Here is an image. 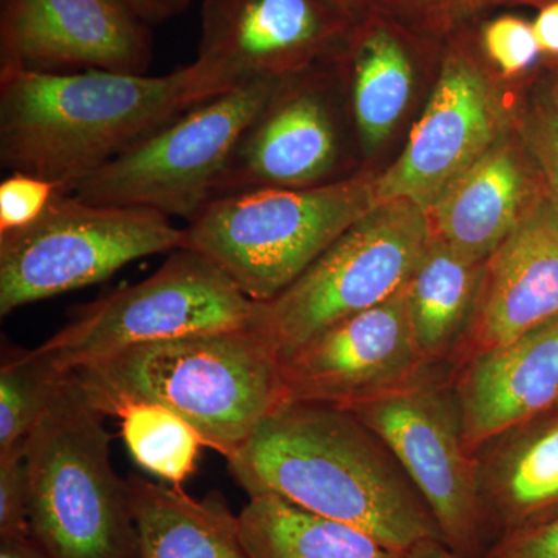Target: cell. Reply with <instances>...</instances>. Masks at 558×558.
I'll return each mask as SVG.
<instances>
[{"instance_id":"1","label":"cell","mask_w":558,"mask_h":558,"mask_svg":"<svg viewBox=\"0 0 558 558\" xmlns=\"http://www.w3.org/2000/svg\"><path fill=\"white\" fill-rule=\"evenodd\" d=\"M242 83L201 58L157 76L0 72V163L70 191L182 113Z\"/></svg>"},{"instance_id":"2","label":"cell","mask_w":558,"mask_h":558,"mask_svg":"<svg viewBox=\"0 0 558 558\" xmlns=\"http://www.w3.org/2000/svg\"><path fill=\"white\" fill-rule=\"evenodd\" d=\"M227 461L250 498L284 499L407 557L442 539L398 459L352 411L286 400Z\"/></svg>"},{"instance_id":"3","label":"cell","mask_w":558,"mask_h":558,"mask_svg":"<svg viewBox=\"0 0 558 558\" xmlns=\"http://www.w3.org/2000/svg\"><path fill=\"white\" fill-rule=\"evenodd\" d=\"M72 373L105 416L157 403L226 458L286 402L278 357L250 328L140 344Z\"/></svg>"},{"instance_id":"4","label":"cell","mask_w":558,"mask_h":558,"mask_svg":"<svg viewBox=\"0 0 558 558\" xmlns=\"http://www.w3.org/2000/svg\"><path fill=\"white\" fill-rule=\"evenodd\" d=\"M105 417L70 373L25 440L31 532L50 558H138L130 488L110 462Z\"/></svg>"},{"instance_id":"5","label":"cell","mask_w":558,"mask_h":558,"mask_svg":"<svg viewBox=\"0 0 558 558\" xmlns=\"http://www.w3.org/2000/svg\"><path fill=\"white\" fill-rule=\"evenodd\" d=\"M376 175L216 197L185 227V245L215 263L256 303L284 292L377 207Z\"/></svg>"},{"instance_id":"6","label":"cell","mask_w":558,"mask_h":558,"mask_svg":"<svg viewBox=\"0 0 558 558\" xmlns=\"http://www.w3.org/2000/svg\"><path fill=\"white\" fill-rule=\"evenodd\" d=\"M432 240L425 209L405 199L384 202L284 292L256 304L250 329L282 357L319 330L405 289Z\"/></svg>"},{"instance_id":"7","label":"cell","mask_w":558,"mask_h":558,"mask_svg":"<svg viewBox=\"0 0 558 558\" xmlns=\"http://www.w3.org/2000/svg\"><path fill=\"white\" fill-rule=\"evenodd\" d=\"M185 245L159 211L92 204L61 189L31 226L0 233V315L105 281L134 260Z\"/></svg>"},{"instance_id":"8","label":"cell","mask_w":558,"mask_h":558,"mask_svg":"<svg viewBox=\"0 0 558 558\" xmlns=\"http://www.w3.org/2000/svg\"><path fill=\"white\" fill-rule=\"evenodd\" d=\"M256 304L215 263L179 248L150 277L81 306L39 348L72 373L140 344L250 328Z\"/></svg>"},{"instance_id":"9","label":"cell","mask_w":558,"mask_h":558,"mask_svg":"<svg viewBox=\"0 0 558 558\" xmlns=\"http://www.w3.org/2000/svg\"><path fill=\"white\" fill-rule=\"evenodd\" d=\"M348 410L387 444L442 542L462 557L486 556L498 537L481 498L475 454L462 435L450 366H427L402 387Z\"/></svg>"},{"instance_id":"10","label":"cell","mask_w":558,"mask_h":558,"mask_svg":"<svg viewBox=\"0 0 558 558\" xmlns=\"http://www.w3.org/2000/svg\"><path fill=\"white\" fill-rule=\"evenodd\" d=\"M279 78L248 80L182 113L70 189L92 204L190 220L213 199L241 135Z\"/></svg>"},{"instance_id":"11","label":"cell","mask_w":558,"mask_h":558,"mask_svg":"<svg viewBox=\"0 0 558 558\" xmlns=\"http://www.w3.org/2000/svg\"><path fill=\"white\" fill-rule=\"evenodd\" d=\"M290 402L352 409L427 368L411 333L405 289L328 326L278 359Z\"/></svg>"},{"instance_id":"12","label":"cell","mask_w":558,"mask_h":558,"mask_svg":"<svg viewBox=\"0 0 558 558\" xmlns=\"http://www.w3.org/2000/svg\"><path fill=\"white\" fill-rule=\"evenodd\" d=\"M153 33L124 0H2L0 72L148 73Z\"/></svg>"},{"instance_id":"13","label":"cell","mask_w":558,"mask_h":558,"mask_svg":"<svg viewBox=\"0 0 558 558\" xmlns=\"http://www.w3.org/2000/svg\"><path fill=\"white\" fill-rule=\"evenodd\" d=\"M497 97L483 75L449 60L398 160L376 175L377 204L405 199L427 209L498 142Z\"/></svg>"},{"instance_id":"14","label":"cell","mask_w":558,"mask_h":558,"mask_svg":"<svg viewBox=\"0 0 558 558\" xmlns=\"http://www.w3.org/2000/svg\"><path fill=\"white\" fill-rule=\"evenodd\" d=\"M558 318V208L532 191L523 215L484 264L472 322L450 368Z\"/></svg>"},{"instance_id":"15","label":"cell","mask_w":558,"mask_h":558,"mask_svg":"<svg viewBox=\"0 0 558 558\" xmlns=\"http://www.w3.org/2000/svg\"><path fill=\"white\" fill-rule=\"evenodd\" d=\"M340 143L328 102L315 89H279L241 135L213 199L266 189H311L337 182ZM340 180V179H339Z\"/></svg>"},{"instance_id":"16","label":"cell","mask_w":558,"mask_h":558,"mask_svg":"<svg viewBox=\"0 0 558 558\" xmlns=\"http://www.w3.org/2000/svg\"><path fill=\"white\" fill-rule=\"evenodd\" d=\"M470 453L558 409V318L450 368Z\"/></svg>"},{"instance_id":"17","label":"cell","mask_w":558,"mask_h":558,"mask_svg":"<svg viewBox=\"0 0 558 558\" xmlns=\"http://www.w3.org/2000/svg\"><path fill=\"white\" fill-rule=\"evenodd\" d=\"M329 32L318 0H202L197 58L244 81L279 78Z\"/></svg>"},{"instance_id":"18","label":"cell","mask_w":558,"mask_h":558,"mask_svg":"<svg viewBox=\"0 0 558 558\" xmlns=\"http://www.w3.org/2000/svg\"><path fill=\"white\" fill-rule=\"evenodd\" d=\"M475 461L498 539L558 519V409L488 440Z\"/></svg>"},{"instance_id":"19","label":"cell","mask_w":558,"mask_h":558,"mask_svg":"<svg viewBox=\"0 0 558 558\" xmlns=\"http://www.w3.org/2000/svg\"><path fill=\"white\" fill-rule=\"evenodd\" d=\"M527 185L517 150L495 143L427 209L432 236L486 263L523 215L532 194Z\"/></svg>"},{"instance_id":"20","label":"cell","mask_w":558,"mask_h":558,"mask_svg":"<svg viewBox=\"0 0 558 558\" xmlns=\"http://www.w3.org/2000/svg\"><path fill=\"white\" fill-rule=\"evenodd\" d=\"M138 558H252L240 515L219 494L194 498L182 487L128 481Z\"/></svg>"},{"instance_id":"21","label":"cell","mask_w":558,"mask_h":558,"mask_svg":"<svg viewBox=\"0 0 558 558\" xmlns=\"http://www.w3.org/2000/svg\"><path fill=\"white\" fill-rule=\"evenodd\" d=\"M484 264L433 238L405 288L411 333L428 366H450L472 322Z\"/></svg>"},{"instance_id":"22","label":"cell","mask_w":558,"mask_h":558,"mask_svg":"<svg viewBox=\"0 0 558 558\" xmlns=\"http://www.w3.org/2000/svg\"><path fill=\"white\" fill-rule=\"evenodd\" d=\"M240 521L252 558H409L362 529L277 497L250 498Z\"/></svg>"},{"instance_id":"23","label":"cell","mask_w":558,"mask_h":558,"mask_svg":"<svg viewBox=\"0 0 558 558\" xmlns=\"http://www.w3.org/2000/svg\"><path fill=\"white\" fill-rule=\"evenodd\" d=\"M413 72L405 51L388 33L363 40L352 64V110L360 137L379 145L409 105Z\"/></svg>"},{"instance_id":"24","label":"cell","mask_w":558,"mask_h":558,"mask_svg":"<svg viewBox=\"0 0 558 558\" xmlns=\"http://www.w3.org/2000/svg\"><path fill=\"white\" fill-rule=\"evenodd\" d=\"M116 417L121 418V436L140 468L174 487L196 472L201 449L207 446L178 413L157 403L137 402Z\"/></svg>"},{"instance_id":"25","label":"cell","mask_w":558,"mask_h":558,"mask_svg":"<svg viewBox=\"0 0 558 558\" xmlns=\"http://www.w3.org/2000/svg\"><path fill=\"white\" fill-rule=\"evenodd\" d=\"M70 373L40 348H3L0 363V457L25 446Z\"/></svg>"},{"instance_id":"26","label":"cell","mask_w":558,"mask_h":558,"mask_svg":"<svg viewBox=\"0 0 558 558\" xmlns=\"http://www.w3.org/2000/svg\"><path fill=\"white\" fill-rule=\"evenodd\" d=\"M61 189L58 183L38 175L11 172L0 183V233L31 226Z\"/></svg>"},{"instance_id":"27","label":"cell","mask_w":558,"mask_h":558,"mask_svg":"<svg viewBox=\"0 0 558 558\" xmlns=\"http://www.w3.org/2000/svg\"><path fill=\"white\" fill-rule=\"evenodd\" d=\"M31 532V486L24 447L0 457V537Z\"/></svg>"},{"instance_id":"28","label":"cell","mask_w":558,"mask_h":558,"mask_svg":"<svg viewBox=\"0 0 558 558\" xmlns=\"http://www.w3.org/2000/svg\"><path fill=\"white\" fill-rule=\"evenodd\" d=\"M488 57L506 75H517L537 60L539 46L534 28L517 17L492 22L484 33Z\"/></svg>"},{"instance_id":"29","label":"cell","mask_w":558,"mask_h":558,"mask_svg":"<svg viewBox=\"0 0 558 558\" xmlns=\"http://www.w3.org/2000/svg\"><path fill=\"white\" fill-rule=\"evenodd\" d=\"M523 137L537 161L545 189L558 208V109L553 101L529 110L523 123Z\"/></svg>"},{"instance_id":"30","label":"cell","mask_w":558,"mask_h":558,"mask_svg":"<svg viewBox=\"0 0 558 558\" xmlns=\"http://www.w3.org/2000/svg\"><path fill=\"white\" fill-rule=\"evenodd\" d=\"M483 558H558V519L505 535Z\"/></svg>"},{"instance_id":"31","label":"cell","mask_w":558,"mask_h":558,"mask_svg":"<svg viewBox=\"0 0 558 558\" xmlns=\"http://www.w3.org/2000/svg\"><path fill=\"white\" fill-rule=\"evenodd\" d=\"M148 25L163 24L185 13L191 0H124Z\"/></svg>"},{"instance_id":"32","label":"cell","mask_w":558,"mask_h":558,"mask_svg":"<svg viewBox=\"0 0 558 558\" xmlns=\"http://www.w3.org/2000/svg\"><path fill=\"white\" fill-rule=\"evenodd\" d=\"M532 28L539 50L558 54V2L543 9Z\"/></svg>"},{"instance_id":"33","label":"cell","mask_w":558,"mask_h":558,"mask_svg":"<svg viewBox=\"0 0 558 558\" xmlns=\"http://www.w3.org/2000/svg\"><path fill=\"white\" fill-rule=\"evenodd\" d=\"M0 558H50L43 546L28 535L0 537Z\"/></svg>"},{"instance_id":"34","label":"cell","mask_w":558,"mask_h":558,"mask_svg":"<svg viewBox=\"0 0 558 558\" xmlns=\"http://www.w3.org/2000/svg\"><path fill=\"white\" fill-rule=\"evenodd\" d=\"M409 558H468L459 556L442 539H425L410 550Z\"/></svg>"},{"instance_id":"35","label":"cell","mask_w":558,"mask_h":558,"mask_svg":"<svg viewBox=\"0 0 558 558\" xmlns=\"http://www.w3.org/2000/svg\"><path fill=\"white\" fill-rule=\"evenodd\" d=\"M550 101H553L554 106L558 109V83L556 84V87H554V97L550 98Z\"/></svg>"},{"instance_id":"36","label":"cell","mask_w":558,"mask_h":558,"mask_svg":"<svg viewBox=\"0 0 558 558\" xmlns=\"http://www.w3.org/2000/svg\"><path fill=\"white\" fill-rule=\"evenodd\" d=\"M333 2L341 3V5H348L352 0H333Z\"/></svg>"}]
</instances>
